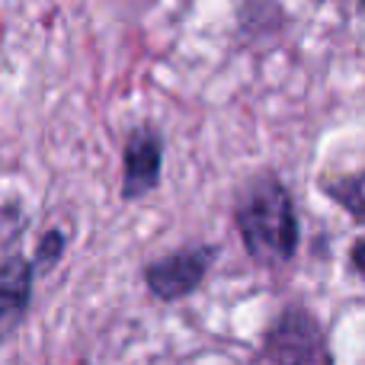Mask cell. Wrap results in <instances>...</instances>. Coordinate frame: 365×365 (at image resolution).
<instances>
[{"instance_id":"cell-1","label":"cell","mask_w":365,"mask_h":365,"mask_svg":"<svg viewBox=\"0 0 365 365\" xmlns=\"http://www.w3.org/2000/svg\"><path fill=\"white\" fill-rule=\"evenodd\" d=\"M234 221L250 259L259 266H282L298 253L302 227L295 199L279 177H257L247 182L234 205Z\"/></svg>"},{"instance_id":"cell-2","label":"cell","mask_w":365,"mask_h":365,"mask_svg":"<svg viewBox=\"0 0 365 365\" xmlns=\"http://www.w3.org/2000/svg\"><path fill=\"white\" fill-rule=\"evenodd\" d=\"M263 356L272 365H334L321 324L304 308H285L263 340Z\"/></svg>"},{"instance_id":"cell-3","label":"cell","mask_w":365,"mask_h":365,"mask_svg":"<svg viewBox=\"0 0 365 365\" xmlns=\"http://www.w3.org/2000/svg\"><path fill=\"white\" fill-rule=\"evenodd\" d=\"M215 259H218V247L215 244L182 247V250H173L145 266V285L160 302H180V298H189L205 282Z\"/></svg>"},{"instance_id":"cell-4","label":"cell","mask_w":365,"mask_h":365,"mask_svg":"<svg viewBox=\"0 0 365 365\" xmlns=\"http://www.w3.org/2000/svg\"><path fill=\"white\" fill-rule=\"evenodd\" d=\"M164 170V132L151 122L132 128L122 151V199L138 202L154 192Z\"/></svg>"},{"instance_id":"cell-5","label":"cell","mask_w":365,"mask_h":365,"mask_svg":"<svg viewBox=\"0 0 365 365\" xmlns=\"http://www.w3.org/2000/svg\"><path fill=\"white\" fill-rule=\"evenodd\" d=\"M36 263L23 253L6 250L4 269H0V321L4 336H13V330L23 324L26 311L32 304V282H36Z\"/></svg>"},{"instance_id":"cell-6","label":"cell","mask_w":365,"mask_h":365,"mask_svg":"<svg viewBox=\"0 0 365 365\" xmlns=\"http://www.w3.org/2000/svg\"><path fill=\"white\" fill-rule=\"evenodd\" d=\"M64 247H68V234L58 231V227L45 231L42 237H38V244H36V253H32V263H36V269L38 272L51 269V266H55L58 259L64 257Z\"/></svg>"},{"instance_id":"cell-7","label":"cell","mask_w":365,"mask_h":365,"mask_svg":"<svg viewBox=\"0 0 365 365\" xmlns=\"http://www.w3.org/2000/svg\"><path fill=\"white\" fill-rule=\"evenodd\" d=\"M349 263H353V269L365 279V237L356 240V244L349 247Z\"/></svg>"},{"instance_id":"cell-8","label":"cell","mask_w":365,"mask_h":365,"mask_svg":"<svg viewBox=\"0 0 365 365\" xmlns=\"http://www.w3.org/2000/svg\"><path fill=\"white\" fill-rule=\"evenodd\" d=\"M359 6H362V10H365V0H359Z\"/></svg>"}]
</instances>
